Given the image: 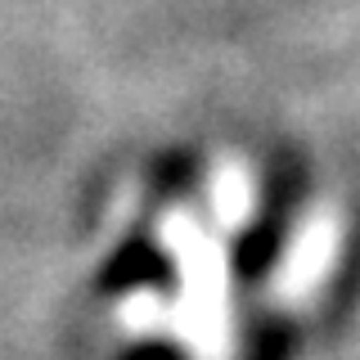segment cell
I'll return each instance as SVG.
<instances>
[{"label": "cell", "mask_w": 360, "mask_h": 360, "mask_svg": "<svg viewBox=\"0 0 360 360\" xmlns=\"http://www.w3.org/2000/svg\"><path fill=\"white\" fill-rule=\"evenodd\" d=\"M338 248H342V221L333 212H315V217L297 230L284 266L275 275V297L279 302H302L311 297L320 279H329V270L338 262Z\"/></svg>", "instance_id": "1"}]
</instances>
